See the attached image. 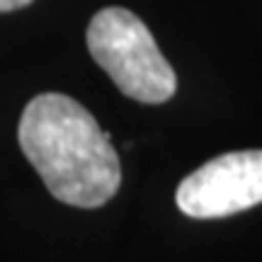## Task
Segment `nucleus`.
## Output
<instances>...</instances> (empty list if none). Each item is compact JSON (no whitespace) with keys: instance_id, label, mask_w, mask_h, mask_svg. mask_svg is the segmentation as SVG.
Listing matches in <instances>:
<instances>
[{"instance_id":"nucleus-1","label":"nucleus","mask_w":262,"mask_h":262,"mask_svg":"<svg viewBox=\"0 0 262 262\" xmlns=\"http://www.w3.org/2000/svg\"><path fill=\"white\" fill-rule=\"evenodd\" d=\"M17 141L51 196L63 204L97 209L122 185V165L110 134L68 95H37L22 112Z\"/></svg>"},{"instance_id":"nucleus-2","label":"nucleus","mask_w":262,"mask_h":262,"mask_svg":"<svg viewBox=\"0 0 262 262\" xmlns=\"http://www.w3.org/2000/svg\"><path fill=\"white\" fill-rule=\"evenodd\" d=\"M88 49L126 97L160 104L178 90V78L146 22L126 8H104L88 25Z\"/></svg>"},{"instance_id":"nucleus-3","label":"nucleus","mask_w":262,"mask_h":262,"mask_svg":"<svg viewBox=\"0 0 262 262\" xmlns=\"http://www.w3.org/2000/svg\"><path fill=\"white\" fill-rule=\"evenodd\" d=\"M182 214L226 219L262 204V150H233L189 172L175 192Z\"/></svg>"},{"instance_id":"nucleus-4","label":"nucleus","mask_w":262,"mask_h":262,"mask_svg":"<svg viewBox=\"0 0 262 262\" xmlns=\"http://www.w3.org/2000/svg\"><path fill=\"white\" fill-rule=\"evenodd\" d=\"M34 0H0V12H12V10H22L32 5Z\"/></svg>"}]
</instances>
